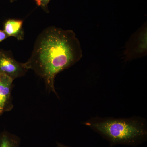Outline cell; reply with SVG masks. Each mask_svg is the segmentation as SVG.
Returning a JSON list of instances; mask_svg holds the SVG:
<instances>
[{
    "label": "cell",
    "instance_id": "obj_11",
    "mask_svg": "<svg viewBox=\"0 0 147 147\" xmlns=\"http://www.w3.org/2000/svg\"><path fill=\"white\" fill-rule=\"evenodd\" d=\"M15 1H16V0H10V2H11V3Z\"/></svg>",
    "mask_w": 147,
    "mask_h": 147
},
{
    "label": "cell",
    "instance_id": "obj_5",
    "mask_svg": "<svg viewBox=\"0 0 147 147\" xmlns=\"http://www.w3.org/2000/svg\"><path fill=\"white\" fill-rule=\"evenodd\" d=\"M23 21L21 19H9L4 24L3 30L9 37H14L18 40H23L24 32Z\"/></svg>",
    "mask_w": 147,
    "mask_h": 147
},
{
    "label": "cell",
    "instance_id": "obj_1",
    "mask_svg": "<svg viewBox=\"0 0 147 147\" xmlns=\"http://www.w3.org/2000/svg\"><path fill=\"white\" fill-rule=\"evenodd\" d=\"M82 57L81 44L73 31L50 26L38 36L31 56L25 64L44 80L48 92L58 96L55 86L56 76Z\"/></svg>",
    "mask_w": 147,
    "mask_h": 147
},
{
    "label": "cell",
    "instance_id": "obj_8",
    "mask_svg": "<svg viewBox=\"0 0 147 147\" xmlns=\"http://www.w3.org/2000/svg\"><path fill=\"white\" fill-rule=\"evenodd\" d=\"M8 37L4 31L0 30V42Z\"/></svg>",
    "mask_w": 147,
    "mask_h": 147
},
{
    "label": "cell",
    "instance_id": "obj_10",
    "mask_svg": "<svg viewBox=\"0 0 147 147\" xmlns=\"http://www.w3.org/2000/svg\"><path fill=\"white\" fill-rule=\"evenodd\" d=\"M36 2V4L38 6H40L41 5V3H40V0H34Z\"/></svg>",
    "mask_w": 147,
    "mask_h": 147
},
{
    "label": "cell",
    "instance_id": "obj_4",
    "mask_svg": "<svg viewBox=\"0 0 147 147\" xmlns=\"http://www.w3.org/2000/svg\"><path fill=\"white\" fill-rule=\"evenodd\" d=\"M13 80L5 74H0V116L13 109L12 96Z\"/></svg>",
    "mask_w": 147,
    "mask_h": 147
},
{
    "label": "cell",
    "instance_id": "obj_2",
    "mask_svg": "<svg viewBox=\"0 0 147 147\" xmlns=\"http://www.w3.org/2000/svg\"><path fill=\"white\" fill-rule=\"evenodd\" d=\"M100 134L111 146L125 145L135 146L147 139L146 121L139 117L129 118H92L84 123Z\"/></svg>",
    "mask_w": 147,
    "mask_h": 147
},
{
    "label": "cell",
    "instance_id": "obj_3",
    "mask_svg": "<svg viewBox=\"0 0 147 147\" xmlns=\"http://www.w3.org/2000/svg\"><path fill=\"white\" fill-rule=\"evenodd\" d=\"M28 70L25 63L16 61L10 52L0 49V74L14 81L24 76Z\"/></svg>",
    "mask_w": 147,
    "mask_h": 147
},
{
    "label": "cell",
    "instance_id": "obj_7",
    "mask_svg": "<svg viewBox=\"0 0 147 147\" xmlns=\"http://www.w3.org/2000/svg\"><path fill=\"white\" fill-rule=\"evenodd\" d=\"M40 3H41V5L40 7H42L43 10L45 12L48 13L49 12V11L48 9V4L51 0H40Z\"/></svg>",
    "mask_w": 147,
    "mask_h": 147
},
{
    "label": "cell",
    "instance_id": "obj_9",
    "mask_svg": "<svg viewBox=\"0 0 147 147\" xmlns=\"http://www.w3.org/2000/svg\"><path fill=\"white\" fill-rule=\"evenodd\" d=\"M57 147H71L68 146H66V145L64 144H62V143H60V142H57Z\"/></svg>",
    "mask_w": 147,
    "mask_h": 147
},
{
    "label": "cell",
    "instance_id": "obj_6",
    "mask_svg": "<svg viewBox=\"0 0 147 147\" xmlns=\"http://www.w3.org/2000/svg\"><path fill=\"white\" fill-rule=\"evenodd\" d=\"M21 139L8 131H4L0 133V147H20Z\"/></svg>",
    "mask_w": 147,
    "mask_h": 147
}]
</instances>
